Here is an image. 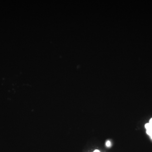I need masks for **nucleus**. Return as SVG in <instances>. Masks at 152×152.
<instances>
[{"label": "nucleus", "instance_id": "obj_1", "mask_svg": "<svg viewBox=\"0 0 152 152\" xmlns=\"http://www.w3.org/2000/svg\"><path fill=\"white\" fill-rule=\"evenodd\" d=\"M145 128L146 129L147 134L150 136L152 139V125L149 123H147V124H145Z\"/></svg>", "mask_w": 152, "mask_h": 152}, {"label": "nucleus", "instance_id": "obj_2", "mask_svg": "<svg viewBox=\"0 0 152 152\" xmlns=\"http://www.w3.org/2000/svg\"><path fill=\"white\" fill-rule=\"evenodd\" d=\"M106 146H107V147H109L110 145H111V143H110V142L109 141H107L106 142Z\"/></svg>", "mask_w": 152, "mask_h": 152}, {"label": "nucleus", "instance_id": "obj_3", "mask_svg": "<svg viewBox=\"0 0 152 152\" xmlns=\"http://www.w3.org/2000/svg\"><path fill=\"white\" fill-rule=\"evenodd\" d=\"M149 123L150 124H151V125H152V118L150 120V121H149Z\"/></svg>", "mask_w": 152, "mask_h": 152}, {"label": "nucleus", "instance_id": "obj_4", "mask_svg": "<svg viewBox=\"0 0 152 152\" xmlns=\"http://www.w3.org/2000/svg\"><path fill=\"white\" fill-rule=\"evenodd\" d=\"M93 152H100V151L99 150H94V151Z\"/></svg>", "mask_w": 152, "mask_h": 152}]
</instances>
